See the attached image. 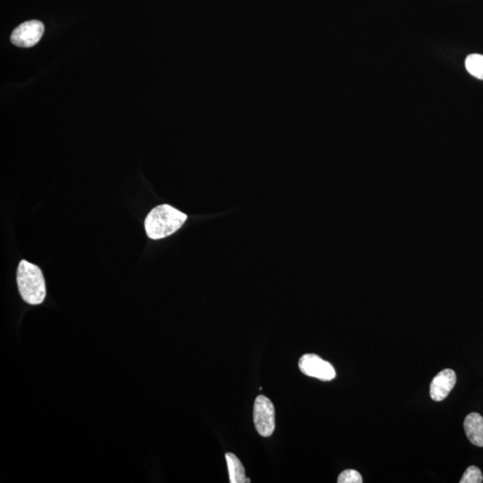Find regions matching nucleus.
Instances as JSON below:
<instances>
[{
	"label": "nucleus",
	"instance_id": "obj_1",
	"mask_svg": "<svg viewBox=\"0 0 483 483\" xmlns=\"http://www.w3.org/2000/svg\"><path fill=\"white\" fill-rule=\"evenodd\" d=\"M187 216L172 206H157L149 213L145 219V231L151 239H162L171 236L184 225Z\"/></svg>",
	"mask_w": 483,
	"mask_h": 483
},
{
	"label": "nucleus",
	"instance_id": "obj_2",
	"mask_svg": "<svg viewBox=\"0 0 483 483\" xmlns=\"http://www.w3.org/2000/svg\"><path fill=\"white\" fill-rule=\"evenodd\" d=\"M16 279L21 297L26 303L38 305L45 300V279L38 266L26 260L21 261Z\"/></svg>",
	"mask_w": 483,
	"mask_h": 483
},
{
	"label": "nucleus",
	"instance_id": "obj_3",
	"mask_svg": "<svg viewBox=\"0 0 483 483\" xmlns=\"http://www.w3.org/2000/svg\"><path fill=\"white\" fill-rule=\"evenodd\" d=\"M254 422L259 434L271 437L275 429V408L265 396H258L254 401Z\"/></svg>",
	"mask_w": 483,
	"mask_h": 483
},
{
	"label": "nucleus",
	"instance_id": "obj_4",
	"mask_svg": "<svg viewBox=\"0 0 483 483\" xmlns=\"http://www.w3.org/2000/svg\"><path fill=\"white\" fill-rule=\"evenodd\" d=\"M299 369L304 374L309 377L321 379L323 382H329L336 378L335 369L329 362L323 360L318 355L307 354L300 358Z\"/></svg>",
	"mask_w": 483,
	"mask_h": 483
},
{
	"label": "nucleus",
	"instance_id": "obj_5",
	"mask_svg": "<svg viewBox=\"0 0 483 483\" xmlns=\"http://www.w3.org/2000/svg\"><path fill=\"white\" fill-rule=\"evenodd\" d=\"M44 33V24L38 20L28 21L20 24L11 35L13 44L21 48H31L40 41Z\"/></svg>",
	"mask_w": 483,
	"mask_h": 483
},
{
	"label": "nucleus",
	"instance_id": "obj_6",
	"mask_svg": "<svg viewBox=\"0 0 483 483\" xmlns=\"http://www.w3.org/2000/svg\"><path fill=\"white\" fill-rule=\"evenodd\" d=\"M457 382L456 372L450 369H446L439 372L432 379L429 395L433 400L439 402L446 399Z\"/></svg>",
	"mask_w": 483,
	"mask_h": 483
},
{
	"label": "nucleus",
	"instance_id": "obj_7",
	"mask_svg": "<svg viewBox=\"0 0 483 483\" xmlns=\"http://www.w3.org/2000/svg\"><path fill=\"white\" fill-rule=\"evenodd\" d=\"M464 428L467 438L475 446L483 447V417L477 413L468 414Z\"/></svg>",
	"mask_w": 483,
	"mask_h": 483
},
{
	"label": "nucleus",
	"instance_id": "obj_8",
	"mask_svg": "<svg viewBox=\"0 0 483 483\" xmlns=\"http://www.w3.org/2000/svg\"><path fill=\"white\" fill-rule=\"evenodd\" d=\"M227 468L229 472V482L231 483H249L250 479L246 477V471L236 454L226 453L225 454Z\"/></svg>",
	"mask_w": 483,
	"mask_h": 483
},
{
	"label": "nucleus",
	"instance_id": "obj_9",
	"mask_svg": "<svg viewBox=\"0 0 483 483\" xmlns=\"http://www.w3.org/2000/svg\"><path fill=\"white\" fill-rule=\"evenodd\" d=\"M465 67L472 76L483 80V56L479 54L469 55L465 60Z\"/></svg>",
	"mask_w": 483,
	"mask_h": 483
},
{
	"label": "nucleus",
	"instance_id": "obj_10",
	"mask_svg": "<svg viewBox=\"0 0 483 483\" xmlns=\"http://www.w3.org/2000/svg\"><path fill=\"white\" fill-rule=\"evenodd\" d=\"M482 479L481 470L474 465H472L464 472L463 477L460 479V483H481Z\"/></svg>",
	"mask_w": 483,
	"mask_h": 483
},
{
	"label": "nucleus",
	"instance_id": "obj_11",
	"mask_svg": "<svg viewBox=\"0 0 483 483\" xmlns=\"http://www.w3.org/2000/svg\"><path fill=\"white\" fill-rule=\"evenodd\" d=\"M337 482L339 483H362V478L360 474L355 470H346L339 476L337 478Z\"/></svg>",
	"mask_w": 483,
	"mask_h": 483
}]
</instances>
